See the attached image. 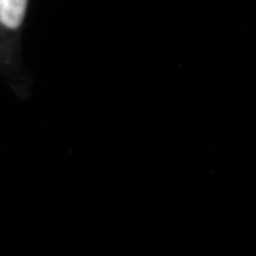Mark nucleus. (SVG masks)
Wrapping results in <instances>:
<instances>
[{"label": "nucleus", "mask_w": 256, "mask_h": 256, "mask_svg": "<svg viewBox=\"0 0 256 256\" xmlns=\"http://www.w3.org/2000/svg\"><path fill=\"white\" fill-rule=\"evenodd\" d=\"M28 0H0V53L8 67H18L20 42Z\"/></svg>", "instance_id": "obj_1"}]
</instances>
